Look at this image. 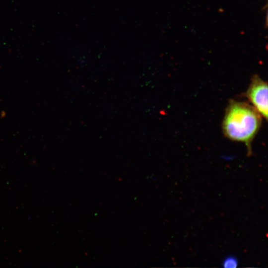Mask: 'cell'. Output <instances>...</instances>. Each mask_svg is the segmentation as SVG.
Wrapping results in <instances>:
<instances>
[{
    "instance_id": "cell-1",
    "label": "cell",
    "mask_w": 268,
    "mask_h": 268,
    "mask_svg": "<svg viewBox=\"0 0 268 268\" xmlns=\"http://www.w3.org/2000/svg\"><path fill=\"white\" fill-rule=\"evenodd\" d=\"M261 123V115L253 106L232 100L226 110L222 130L228 138L245 143L250 153L251 143Z\"/></svg>"
},
{
    "instance_id": "cell-2",
    "label": "cell",
    "mask_w": 268,
    "mask_h": 268,
    "mask_svg": "<svg viewBox=\"0 0 268 268\" xmlns=\"http://www.w3.org/2000/svg\"><path fill=\"white\" fill-rule=\"evenodd\" d=\"M246 96L253 107L267 119L268 84L258 75H254L246 92Z\"/></svg>"
},
{
    "instance_id": "cell-3",
    "label": "cell",
    "mask_w": 268,
    "mask_h": 268,
    "mask_svg": "<svg viewBox=\"0 0 268 268\" xmlns=\"http://www.w3.org/2000/svg\"><path fill=\"white\" fill-rule=\"evenodd\" d=\"M238 264V261L235 257L229 256L224 259L222 265L226 268H235L237 267Z\"/></svg>"
}]
</instances>
